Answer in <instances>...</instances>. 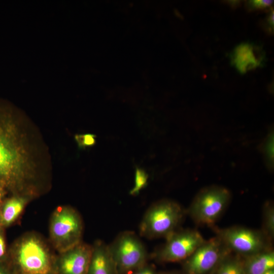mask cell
<instances>
[{
    "mask_svg": "<svg viewBox=\"0 0 274 274\" xmlns=\"http://www.w3.org/2000/svg\"><path fill=\"white\" fill-rule=\"evenodd\" d=\"M21 111L0 99V185L10 195L40 194L44 145Z\"/></svg>",
    "mask_w": 274,
    "mask_h": 274,
    "instance_id": "1",
    "label": "cell"
},
{
    "mask_svg": "<svg viewBox=\"0 0 274 274\" xmlns=\"http://www.w3.org/2000/svg\"><path fill=\"white\" fill-rule=\"evenodd\" d=\"M9 261L20 274H51L55 260L47 244L39 235H23L9 250Z\"/></svg>",
    "mask_w": 274,
    "mask_h": 274,
    "instance_id": "2",
    "label": "cell"
},
{
    "mask_svg": "<svg viewBox=\"0 0 274 274\" xmlns=\"http://www.w3.org/2000/svg\"><path fill=\"white\" fill-rule=\"evenodd\" d=\"M184 215V209L178 202L160 200L146 211L140 225V234L148 239L166 238L178 230Z\"/></svg>",
    "mask_w": 274,
    "mask_h": 274,
    "instance_id": "3",
    "label": "cell"
},
{
    "mask_svg": "<svg viewBox=\"0 0 274 274\" xmlns=\"http://www.w3.org/2000/svg\"><path fill=\"white\" fill-rule=\"evenodd\" d=\"M83 231V221L76 210L66 206L55 209L50 220L49 235L53 246L59 253L82 242Z\"/></svg>",
    "mask_w": 274,
    "mask_h": 274,
    "instance_id": "4",
    "label": "cell"
},
{
    "mask_svg": "<svg viewBox=\"0 0 274 274\" xmlns=\"http://www.w3.org/2000/svg\"><path fill=\"white\" fill-rule=\"evenodd\" d=\"M231 197L230 191L223 186L205 187L195 196L188 213L196 223L212 226L226 209Z\"/></svg>",
    "mask_w": 274,
    "mask_h": 274,
    "instance_id": "5",
    "label": "cell"
},
{
    "mask_svg": "<svg viewBox=\"0 0 274 274\" xmlns=\"http://www.w3.org/2000/svg\"><path fill=\"white\" fill-rule=\"evenodd\" d=\"M108 245L118 274H130L147 263L146 248L139 237L132 231L120 233Z\"/></svg>",
    "mask_w": 274,
    "mask_h": 274,
    "instance_id": "6",
    "label": "cell"
},
{
    "mask_svg": "<svg viewBox=\"0 0 274 274\" xmlns=\"http://www.w3.org/2000/svg\"><path fill=\"white\" fill-rule=\"evenodd\" d=\"M218 236L231 251L243 257L271 249L270 241L262 231L232 226L216 229Z\"/></svg>",
    "mask_w": 274,
    "mask_h": 274,
    "instance_id": "7",
    "label": "cell"
},
{
    "mask_svg": "<svg viewBox=\"0 0 274 274\" xmlns=\"http://www.w3.org/2000/svg\"><path fill=\"white\" fill-rule=\"evenodd\" d=\"M165 239L164 244L153 254L157 260L164 262L184 261L205 241L195 229L177 230Z\"/></svg>",
    "mask_w": 274,
    "mask_h": 274,
    "instance_id": "8",
    "label": "cell"
},
{
    "mask_svg": "<svg viewBox=\"0 0 274 274\" xmlns=\"http://www.w3.org/2000/svg\"><path fill=\"white\" fill-rule=\"evenodd\" d=\"M231 251L218 237L205 241L183 261L185 274H207Z\"/></svg>",
    "mask_w": 274,
    "mask_h": 274,
    "instance_id": "9",
    "label": "cell"
},
{
    "mask_svg": "<svg viewBox=\"0 0 274 274\" xmlns=\"http://www.w3.org/2000/svg\"><path fill=\"white\" fill-rule=\"evenodd\" d=\"M92 246L81 242L59 253L55 268L58 274H87Z\"/></svg>",
    "mask_w": 274,
    "mask_h": 274,
    "instance_id": "10",
    "label": "cell"
},
{
    "mask_svg": "<svg viewBox=\"0 0 274 274\" xmlns=\"http://www.w3.org/2000/svg\"><path fill=\"white\" fill-rule=\"evenodd\" d=\"M264 59V52L259 46L247 43L236 47L232 55L233 63L242 73L260 66Z\"/></svg>",
    "mask_w": 274,
    "mask_h": 274,
    "instance_id": "11",
    "label": "cell"
},
{
    "mask_svg": "<svg viewBox=\"0 0 274 274\" xmlns=\"http://www.w3.org/2000/svg\"><path fill=\"white\" fill-rule=\"evenodd\" d=\"M92 246L87 274H118L108 245L98 240Z\"/></svg>",
    "mask_w": 274,
    "mask_h": 274,
    "instance_id": "12",
    "label": "cell"
},
{
    "mask_svg": "<svg viewBox=\"0 0 274 274\" xmlns=\"http://www.w3.org/2000/svg\"><path fill=\"white\" fill-rule=\"evenodd\" d=\"M32 197L21 195H10L2 203L1 215L4 228L12 225L18 219Z\"/></svg>",
    "mask_w": 274,
    "mask_h": 274,
    "instance_id": "13",
    "label": "cell"
},
{
    "mask_svg": "<svg viewBox=\"0 0 274 274\" xmlns=\"http://www.w3.org/2000/svg\"><path fill=\"white\" fill-rule=\"evenodd\" d=\"M246 274H263L274 269V252L272 249L243 257Z\"/></svg>",
    "mask_w": 274,
    "mask_h": 274,
    "instance_id": "14",
    "label": "cell"
},
{
    "mask_svg": "<svg viewBox=\"0 0 274 274\" xmlns=\"http://www.w3.org/2000/svg\"><path fill=\"white\" fill-rule=\"evenodd\" d=\"M215 274H246L243 259L238 257L225 256L216 267Z\"/></svg>",
    "mask_w": 274,
    "mask_h": 274,
    "instance_id": "15",
    "label": "cell"
},
{
    "mask_svg": "<svg viewBox=\"0 0 274 274\" xmlns=\"http://www.w3.org/2000/svg\"><path fill=\"white\" fill-rule=\"evenodd\" d=\"M262 231L272 241L274 236V207L271 202H266L263 208Z\"/></svg>",
    "mask_w": 274,
    "mask_h": 274,
    "instance_id": "16",
    "label": "cell"
},
{
    "mask_svg": "<svg viewBox=\"0 0 274 274\" xmlns=\"http://www.w3.org/2000/svg\"><path fill=\"white\" fill-rule=\"evenodd\" d=\"M148 174L143 168L136 167L134 174V186L129 191V194L136 196L145 188L148 182Z\"/></svg>",
    "mask_w": 274,
    "mask_h": 274,
    "instance_id": "17",
    "label": "cell"
},
{
    "mask_svg": "<svg viewBox=\"0 0 274 274\" xmlns=\"http://www.w3.org/2000/svg\"><path fill=\"white\" fill-rule=\"evenodd\" d=\"M262 152L265 163L269 168L273 165V133L270 132L266 136L262 145Z\"/></svg>",
    "mask_w": 274,
    "mask_h": 274,
    "instance_id": "18",
    "label": "cell"
},
{
    "mask_svg": "<svg viewBox=\"0 0 274 274\" xmlns=\"http://www.w3.org/2000/svg\"><path fill=\"white\" fill-rule=\"evenodd\" d=\"M96 136L93 134H76L75 139L80 148L84 149L91 147L96 143Z\"/></svg>",
    "mask_w": 274,
    "mask_h": 274,
    "instance_id": "19",
    "label": "cell"
},
{
    "mask_svg": "<svg viewBox=\"0 0 274 274\" xmlns=\"http://www.w3.org/2000/svg\"><path fill=\"white\" fill-rule=\"evenodd\" d=\"M4 229L0 230V263L9 260V250L7 247Z\"/></svg>",
    "mask_w": 274,
    "mask_h": 274,
    "instance_id": "20",
    "label": "cell"
},
{
    "mask_svg": "<svg viewBox=\"0 0 274 274\" xmlns=\"http://www.w3.org/2000/svg\"><path fill=\"white\" fill-rule=\"evenodd\" d=\"M130 274H158L153 266L146 263Z\"/></svg>",
    "mask_w": 274,
    "mask_h": 274,
    "instance_id": "21",
    "label": "cell"
},
{
    "mask_svg": "<svg viewBox=\"0 0 274 274\" xmlns=\"http://www.w3.org/2000/svg\"><path fill=\"white\" fill-rule=\"evenodd\" d=\"M273 2L270 0H254L250 1V4L253 8L263 9L270 6Z\"/></svg>",
    "mask_w": 274,
    "mask_h": 274,
    "instance_id": "22",
    "label": "cell"
},
{
    "mask_svg": "<svg viewBox=\"0 0 274 274\" xmlns=\"http://www.w3.org/2000/svg\"><path fill=\"white\" fill-rule=\"evenodd\" d=\"M15 273L9 260L0 263V274H15Z\"/></svg>",
    "mask_w": 274,
    "mask_h": 274,
    "instance_id": "23",
    "label": "cell"
},
{
    "mask_svg": "<svg viewBox=\"0 0 274 274\" xmlns=\"http://www.w3.org/2000/svg\"><path fill=\"white\" fill-rule=\"evenodd\" d=\"M7 194H9L7 190L0 185V203L7 198Z\"/></svg>",
    "mask_w": 274,
    "mask_h": 274,
    "instance_id": "24",
    "label": "cell"
},
{
    "mask_svg": "<svg viewBox=\"0 0 274 274\" xmlns=\"http://www.w3.org/2000/svg\"><path fill=\"white\" fill-rule=\"evenodd\" d=\"M268 24L271 27H273V11H271L269 14L268 18Z\"/></svg>",
    "mask_w": 274,
    "mask_h": 274,
    "instance_id": "25",
    "label": "cell"
},
{
    "mask_svg": "<svg viewBox=\"0 0 274 274\" xmlns=\"http://www.w3.org/2000/svg\"><path fill=\"white\" fill-rule=\"evenodd\" d=\"M263 274H274V269L269 270Z\"/></svg>",
    "mask_w": 274,
    "mask_h": 274,
    "instance_id": "26",
    "label": "cell"
},
{
    "mask_svg": "<svg viewBox=\"0 0 274 274\" xmlns=\"http://www.w3.org/2000/svg\"><path fill=\"white\" fill-rule=\"evenodd\" d=\"M1 203H0V230L3 229L2 224V219H1Z\"/></svg>",
    "mask_w": 274,
    "mask_h": 274,
    "instance_id": "27",
    "label": "cell"
},
{
    "mask_svg": "<svg viewBox=\"0 0 274 274\" xmlns=\"http://www.w3.org/2000/svg\"><path fill=\"white\" fill-rule=\"evenodd\" d=\"M162 274H175L173 273H162Z\"/></svg>",
    "mask_w": 274,
    "mask_h": 274,
    "instance_id": "28",
    "label": "cell"
},
{
    "mask_svg": "<svg viewBox=\"0 0 274 274\" xmlns=\"http://www.w3.org/2000/svg\"><path fill=\"white\" fill-rule=\"evenodd\" d=\"M36 274H42V273H36Z\"/></svg>",
    "mask_w": 274,
    "mask_h": 274,
    "instance_id": "29",
    "label": "cell"
}]
</instances>
